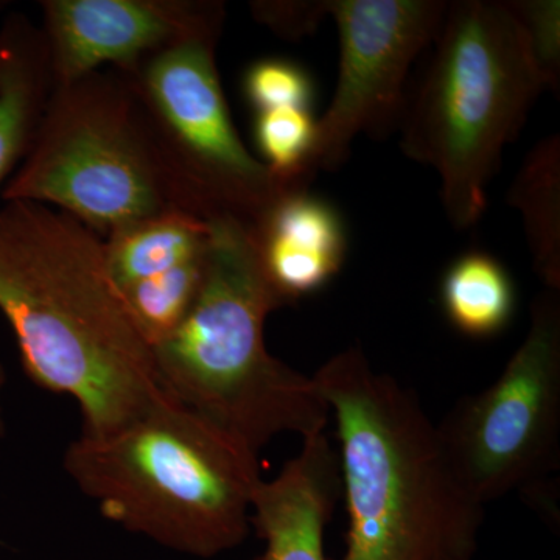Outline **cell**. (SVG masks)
I'll return each mask as SVG.
<instances>
[{
	"label": "cell",
	"instance_id": "cell-1",
	"mask_svg": "<svg viewBox=\"0 0 560 560\" xmlns=\"http://www.w3.org/2000/svg\"><path fill=\"white\" fill-rule=\"evenodd\" d=\"M0 312L25 374L77 401L84 436L119 430L164 396L105 241L68 213L31 201L0 209Z\"/></svg>",
	"mask_w": 560,
	"mask_h": 560
},
{
	"label": "cell",
	"instance_id": "cell-2",
	"mask_svg": "<svg viewBox=\"0 0 560 560\" xmlns=\"http://www.w3.org/2000/svg\"><path fill=\"white\" fill-rule=\"evenodd\" d=\"M313 381L340 441L349 530L338 560H471L485 506L453 474L418 396L375 371L360 346Z\"/></svg>",
	"mask_w": 560,
	"mask_h": 560
},
{
	"label": "cell",
	"instance_id": "cell-3",
	"mask_svg": "<svg viewBox=\"0 0 560 560\" xmlns=\"http://www.w3.org/2000/svg\"><path fill=\"white\" fill-rule=\"evenodd\" d=\"M283 305L253 228L217 217L200 293L179 329L153 349L165 393L256 452L279 434L318 436L330 419L313 377L265 345V323Z\"/></svg>",
	"mask_w": 560,
	"mask_h": 560
},
{
	"label": "cell",
	"instance_id": "cell-4",
	"mask_svg": "<svg viewBox=\"0 0 560 560\" xmlns=\"http://www.w3.org/2000/svg\"><path fill=\"white\" fill-rule=\"evenodd\" d=\"M65 470L108 521L202 559L248 537L261 482L259 452L167 393L106 436L80 434Z\"/></svg>",
	"mask_w": 560,
	"mask_h": 560
},
{
	"label": "cell",
	"instance_id": "cell-5",
	"mask_svg": "<svg viewBox=\"0 0 560 560\" xmlns=\"http://www.w3.org/2000/svg\"><path fill=\"white\" fill-rule=\"evenodd\" d=\"M399 125L405 156L434 168L445 213L469 230L488 208V186L508 143L548 90L510 2H448Z\"/></svg>",
	"mask_w": 560,
	"mask_h": 560
},
{
	"label": "cell",
	"instance_id": "cell-6",
	"mask_svg": "<svg viewBox=\"0 0 560 560\" xmlns=\"http://www.w3.org/2000/svg\"><path fill=\"white\" fill-rule=\"evenodd\" d=\"M2 200L61 210L102 238L180 209L145 109L131 81L116 69L54 86Z\"/></svg>",
	"mask_w": 560,
	"mask_h": 560
},
{
	"label": "cell",
	"instance_id": "cell-7",
	"mask_svg": "<svg viewBox=\"0 0 560 560\" xmlns=\"http://www.w3.org/2000/svg\"><path fill=\"white\" fill-rule=\"evenodd\" d=\"M220 36L183 40L121 73L145 109L179 208L256 231L280 200L308 189L278 178L243 143L217 69Z\"/></svg>",
	"mask_w": 560,
	"mask_h": 560
},
{
	"label": "cell",
	"instance_id": "cell-8",
	"mask_svg": "<svg viewBox=\"0 0 560 560\" xmlns=\"http://www.w3.org/2000/svg\"><path fill=\"white\" fill-rule=\"evenodd\" d=\"M442 452L471 499L486 508L514 490L540 501L560 467V291L530 305L525 340L489 388L436 423Z\"/></svg>",
	"mask_w": 560,
	"mask_h": 560
},
{
	"label": "cell",
	"instance_id": "cell-9",
	"mask_svg": "<svg viewBox=\"0 0 560 560\" xmlns=\"http://www.w3.org/2000/svg\"><path fill=\"white\" fill-rule=\"evenodd\" d=\"M442 0H330L340 36V69L329 108L316 120L311 171L334 172L360 135L399 131L412 62L440 32Z\"/></svg>",
	"mask_w": 560,
	"mask_h": 560
},
{
	"label": "cell",
	"instance_id": "cell-10",
	"mask_svg": "<svg viewBox=\"0 0 560 560\" xmlns=\"http://www.w3.org/2000/svg\"><path fill=\"white\" fill-rule=\"evenodd\" d=\"M43 27L54 86L103 69L130 73L158 51L223 32L217 0H44Z\"/></svg>",
	"mask_w": 560,
	"mask_h": 560
},
{
	"label": "cell",
	"instance_id": "cell-11",
	"mask_svg": "<svg viewBox=\"0 0 560 560\" xmlns=\"http://www.w3.org/2000/svg\"><path fill=\"white\" fill-rule=\"evenodd\" d=\"M341 493L340 459L326 434L304 440L254 495L250 528L265 541L261 560H326L324 530Z\"/></svg>",
	"mask_w": 560,
	"mask_h": 560
},
{
	"label": "cell",
	"instance_id": "cell-12",
	"mask_svg": "<svg viewBox=\"0 0 560 560\" xmlns=\"http://www.w3.org/2000/svg\"><path fill=\"white\" fill-rule=\"evenodd\" d=\"M271 285L287 305L323 289L346 257V232L329 202L290 194L254 231Z\"/></svg>",
	"mask_w": 560,
	"mask_h": 560
},
{
	"label": "cell",
	"instance_id": "cell-13",
	"mask_svg": "<svg viewBox=\"0 0 560 560\" xmlns=\"http://www.w3.org/2000/svg\"><path fill=\"white\" fill-rule=\"evenodd\" d=\"M54 91L49 51L39 27L24 14L0 28V187L31 150Z\"/></svg>",
	"mask_w": 560,
	"mask_h": 560
},
{
	"label": "cell",
	"instance_id": "cell-14",
	"mask_svg": "<svg viewBox=\"0 0 560 560\" xmlns=\"http://www.w3.org/2000/svg\"><path fill=\"white\" fill-rule=\"evenodd\" d=\"M209 221L171 209L110 232L106 264L119 289L179 267L205 253Z\"/></svg>",
	"mask_w": 560,
	"mask_h": 560
},
{
	"label": "cell",
	"instance_id": "cell-15",
	"mask_svg": "<svg viewBox=\"0 0 560 560\" xmlns=\"http://www.w3.org/2000/svg\"><path fill=\"white\" fill-rule=\"evenodd\" d=\"M522 212L533 267L545 289L560 291V140L537 143L508 195Z\"/></svg>",
	"mask_w": 560,
	"mask_h": 560
},
{
	"label": "cell",
	"instance_id": "cell-16",
	"mask_svg": "<svg viewBox=\"0 0 560 560\" xmlns=\"http://www.w3.org/2000/svg\"><path fill=\"white\" fill-rule=\"evenodd\" d=\"M442 307L463 334L492 337L508 326L515 307L510 272L490 254L475 250L458 257L441 285Z\"/></svg>",
	"mask_w": 560,
	"mask_h": 560
},
{
	"label": "cell",
	"instance_id": "cell-17",
	"mask_svg": "<svg viewBox=\"0 0 560 560\" xmlns=\"http://www.w3.org/2000/svg\"><path fill=\"white\" fill-rule=\"evenodd\" d=\"M205 265L206 249L179 267L120 289L136 326L151 348L168 340L189 315L200 293Z\"/></svg>",
	"mask_w": 560,
	"mask_h": 560
},
{
	"label": "cell",
	"instance_id": "cell-18",
	"mask_svg": "<svg viewBox=\"0 0 560 560\" xmlns=\"http://www.w3.org/2000/svg\"><path fill=\"white\" fill-rule=\"evenodd\" d=\"M316 120L311 109L282 108L257 114V149L261 162L278 178L308 189L316 178L311 171Z\"/></svg>",
	"mask_w": 560,
	"mask_h": 560
},
{
	"label": "cell",
	"instance_id": "cell-19",
	"mask_svg": "<svg viewBox=\"0 0 560 560\" xmlns=\"http://www.w3.org/2000/svg\"><path fill=\"white\" fill-rule=\"evenodd\" d=\"M243 94L256 113L311 109L315 86L307 70L283 58L254 61L243 75Z\"/></svg>",
	"mask_w": 560,
	"mask_h": 560
},
{
	"label": "cell",
	"instance_id": "cell-20",
	"mask_svg": "<svg viewBox=\"0 0 560 560\" xmlns=\"http://www.w3.org/2000/svg\"><path fill=\"white\" fill-rule=\"evenodd\" d=\"M560 3L558 0H518L510 2L528 35L534 60L548 90L559 92L560 83Z\"/></svg>",
	"mask_w": 560,
	"mask_h": 560
},
{
	"label": "cell",
	"instance_id": "cell-21",
	"mask_svg": "<svg viewBox=\"0 0 560 560\" xmlns=\"http://www.w3.org/2000/svg\"><path fill=\"white\" fill-rule=\"evenodd\" d=\"M254 20L267 25L280 38L298 40L312 35L324 18L330 16V0L296 2V0H261L250 3Z\"/></svg>",
	"mask_w": 560,
	"mask_h": 560
},
{
	"label": "cell",
	"instance_id": "cell-22",
	"mask_svg": "<svg viewBox=\"0 0 560 560\" xmlns=\"http://www.w3.org/2000/svg\"><path fill=\"white\" fill-rule=\"evenodd\" d=\"M7 382V374H5V368L0 364V390H2L3 385H5ZM5 434V420H3L2 415V407H0V438Z\"/></svg>",
	"mask_w": 560,
	"mask_h": 560
},
{
	"label": "cell",
	"instance_id": "cell-23",
	"mask_svg": "<svg viewBox=\"0 0 560 560\" xmlns=\"http://www.w3.org/2000/svg\"><path fill=\"white\" fill-rule=\"evenodd\" d=\"M3 5H7V2H2V0H0V9H3Z\"/></svg>",
	"mask_w": 560,
	"mask_h": 560
},
{
	"label": "cell",
	"instance_id": "cell-24",
	"mask_svg": "<svg viewBox=\"0 0 560 560\" xmlns=\"http://www.w3.org/2000/svg\"><path fill=\"white\" fill-rule=\"evenodd\" d=\"M254 560H261V556H259V558H256V559H254Z\"/></svg>",
	"mask_w": 560,
	"mask_h": 560
}]
</instances>
